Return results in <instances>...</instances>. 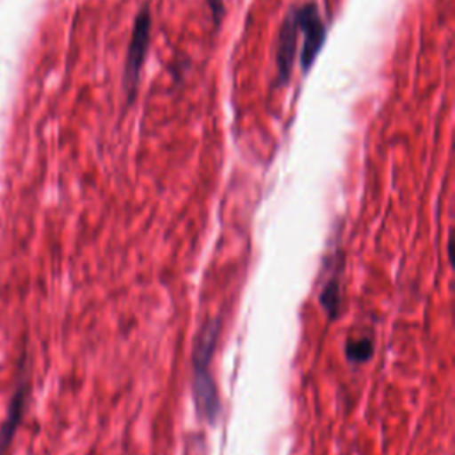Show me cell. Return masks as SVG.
Returning a JSON list of instances; mask_svg holds the SVG:
<instances>
[{
  "mask_svg": "<svg viewBox=\"0 0 455 455\" xmlns=\"http://www.w3.org/2000/svg\"><path fill=\"white\" fill-rule=\"evenodd\" d=\"M217 332L219 323L208 322L197 336V345L194 350V398L197 405V414L210 423L215 421L220 409L219 395L210 373V361Z\"/></svg>",
  "mask_w": 455,
  "mask_h": 455,
  "instance_id": "1",
  "label": "cell"
},
{
  "mask_svg": "<svg viewBox=\"0 0 455 455\" xmlns=\"http://www.w3.org/2000/svg\"><path fill=\"white\" fill-rule=\"evenodd\" d=\"M149 32H151V14L148 5H144L133 23L130 43H128V52H126V60H124V75H123V84L126 92L132 96L137 89L139 78H140V69L144 66L148 48H149Z\"/></svg>",
  "mask_w": 455,
  "mask_h": 455,
  "instance_id": "2",
  "label": "cell"
},
{
  "mask_svg": "<svg viewBox=\"0 0 455 455\" xmlns=\"http://www.w3.org/2000/svg\"><path fill=\"white\" fill-rule=\"evenodd\" d=\"M293 9H295L299 34H302V46H300V55H299L300 66H302V71H307L325 43L327 30H325V23L320 16V11L315 4L307 2V4H302Z\"/></svg>",
  "mask_w": 455,
  "mask_h": 455,
  "instance_id": "3",
  "label": "cell"
},
{
  "mask_svg": "<svg viewBox=\"0 0 455 455\" xmlns=\"http://www.w3.org/2000/svg\"><path fill=\"white\" fill-rule=\"evenodd\" d=\"M297 41H299V27L295 18V9H291L284 16L279 30V37H277L275 62H277V75L281 84H286L290 78L291 66L295 60V52H297Z\"/></svg>",
  "mask_w": 455,
  "mask_h": 455,
  "instance_id": "4",
  "label": "cell"
},
{
  "mask_svg": "<svg viewBox=\"0 0 455 455\" xmlns=\"http://www.w3.org/2000/svg\"><path fill=\"white\" fill-rule=\"evenodd\" d=\"M25 405H27V386L20 384L9 400L5 419L0 425V455H7V450L23 418Z\"/></svg>",
  "mask_w": 455,
  "mask_h": 455,
  "instance_id": "5",
  "label": "cell"
},
{
  "mask_svg": "<svg viewBox=\"0 0 455 455\" xmlns=\"http://www.w3.org/2000/svg\"><path fill=\"white\" fill-rule=\"evenodd\" d=\"M339 291H341L339 279L336 274L331 275V279H327L323 283L322 291H320V304L331 320H334L339 313V299H341Z\"/></svg>",
  "mask_w": 455,
  "mask_h": 455,
  "instance_id": "6",
  "label": "cell"
},
{
  "mask_svg": "<svg viewBox=\"0 0 455 455\" xmlns=\"http://www.w3.org/2000/svg\"><path fill=\"white\" fill-rule=\"evenodd\" d=\"M371 352H373V343L368 336L352 338L345 345V354L350 363H364L371 357Z\"/></svg>",
  "mask_w": 455,
  "mask_h": 455,
  "instance_id": "7",
  "label": "cell"
},
{
  "mask_svg": "<svg viewBox=\"0 0 455 455\" xmlns=\"http://www.w3.org/2000/svg\"><path fill=\"white\" fill-rule=\"evenodd\" d=\"M208 5L212 7V12H213V16H215V20L219 21V18L222 16V9H224V5H222V2L220 0H208Z\"/></svg>",
  "mask_w": 455,
  "mask_h": 455,
  "instance_id": "8",
  "label": "cell"
}]
</instances>
